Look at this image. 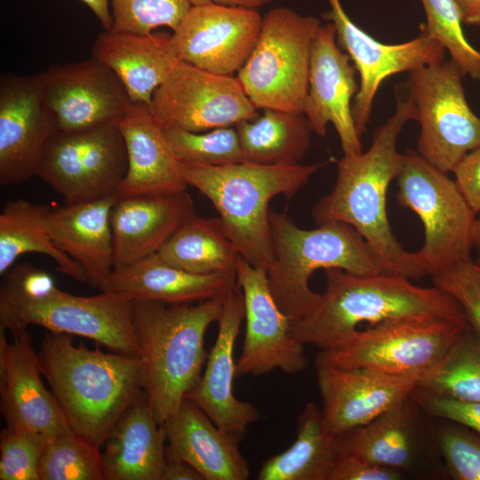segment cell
Here are the masks:
<instances>
[{"instance_id": "6da1fadb", "label": "cell", "mask_w": 480, "mask_h": 480, "mask_svg": "<svg viewBox=\"0 0 480 480\" xmlns=\"http://www.w3.org/2000/svg\"><path fill=\"white\" fill-rule=\"evenodd\" d=\"M414 103L397 98L393 116L379 126L371 147L337 163L332 190L312 209L316 225L340 221L352 226L369 244L383 272L418 280L428 275L416 252L406 251L393 234L387 214V192L401 168L397 138L405 123L415 119Z\"/></svg>"}, {"instance_id": "7a4b0ae2", "label": "cell", "mask_w": 480, "mask_h": 480, "mask_svg": "<svg viewBox=\"0 0 480 480\" xmlns=\"http://www.w3.org/2000/svg\"><path fill=\"white\" fill-rule=\"evenodd\" d=\"M324 271L326 289L319 302L307 316L292 320V333L304 345L332 349L343 344L360 324L372 326L407 316H434L468 326L460 303L436 285L419 286L385 272Z\"/></svg>"}, {"instance_id": "3957f363", "label": "cell", "mask_w": 480, "mask_h": 480, "mask_svg": "<svg viewBox=\"0 0 480 480\" xmlns=\"http://www.w3.org/2000/svg\"><path fill=\"white\" fill-rule=\"evenodd\" d=\"M38 359L70 428L99 446L143 392L139 356L76 346L70 334L48 332Z\"/></svg>"}, {"instance_id": "277c9868", "label": "cell", "mask_w": 480, "mask_h": 480, "mask_svg": "<svg viewBox=\"0 0 480 480\" xmlns=\"http://www.w3.org/2000/svg\"><path fill=\"white\" fill-rule=\"evenodd\" d=\"M225 299L187 304L133 300L142 388L158 424L198 384L208 357L204 335L219 321Z\"/></svg>"}, {"instance_id": "5b68a950", "label": "cell", "mask_w": 480, "mask_h": 480, "mask_svg": "<svg viewBox=\"0 0 480 480\" xmlns=\"http://www.w3.org/2000/svg\"><path fill=\"white\" fill-rule=\"evenodd\" d=\"M326 162L265 165L242 162L225 166L180 163L187 185L197 188L214 205L227 236L241 257L268 269L275 261L269 208L271 199L292 198Z\"/></svg>"}, {"instance_id": "8992f818", "label": "cell", "mask_w": 480, "mask_h": 480, "mask_svg": "<svg viewBox=\"0 0 480 480\" xmlns=\"http://www.w3.org/2000/svg\"><path fill=\"white\" fill-rule=\"evenodd\" d=\"M269 226L275 261L267 270L268 284L278 307L291 320L307 316L319 302L321 294L308 284L316 270L383 272L369 244L348 224L331 221L307 230L286 213L270 209Z\"/></svg>"}, {"instance_id": "52a82bcc", "label": "cell", "mask_w": 480, "mask_h": 480, "mask_svg": "<svg viewBox=\"0 0 480 480\" xmlns=\"http://www.w3.org/2000/svg\"><path fill=\"white\" fill-rule=\"evenodd\" d=\"M132 308L133 300L117 292L77 296L63 292L47 273L19 284L1 283L0 331L38 325L139 356Z\"/></svg>"}, {"instance_id": "ba28073f", "label": "cell", "mask_w": 480, "mask_h": 480, "mask_svg": "<svg viewBox=\"0 0 480 480\" xmlns=\"http://www.w3.org/2000/svg\"><path fill=\"white\" fill-rule=\"evenodd\" d=\"M320 26L317 18L284 6L262 17L256 44L236 75L257 109L303 114L311 48Z\"/></svg>"}, {"instance_id": "9c48e42d", "label": "cell", "mask_w": 480, "mask_h": 480, "mask_svg": "<svg viewBox=\"0 0 480 480\" xmlns=\"http://www.w3.org/2000/svg\"><path fill=\"white\" fill-rule=\"evenodd\" d=\"M468 326L434 316L385 321L356 330L337 348L320 350L315 365L365 368L418 381L440 364Z\"/></svg>"}, {"instance_id": "30bf717a", "label": "cell", "mask_w": 480, "mask_h": 480, "mask_svg": "<svg viewBox=\"0 0 480 480\" xmlns=\"http://www.w3.org/2000/svg\"><path fill=\"white\" fill-rule=\"evenodd\" d=\"M396 180L398 204L422 222L424 243L416 253L428 275L471 259L476 213L455 180L412 149L403 154Z\"/></svg>"}, {"instance_id": "8fae6325", "label": "cell", "mask_w": 480, "mask_h": 480, "mask_svg": "<svg viewBox=\"0 0 480 480\" xmlns=\"http://www.w3.org/2000/svg\"><path fill=\"white\" fill-rule=\"evenodd\" d=\"M461 72L451 60L409 72L405 87L420 125L418 152L445 172L480 146V117L470 108Z\"/></svg>"}, {"instance_id": "7c38bea8", "label": "cell", "mask_w": 480, "mask_h": 480, "mask_svg": "<svg viewBox=\"0 0 480 480\" xmlns=\"http://www.w3.org/2000/svg\"><path fill=\"white\" fill-rule=\"evenodd\" d=\"M127 166L124 138L116 123H107L56 131L44 147L36 176L72 205L117 193Z\"/></svg>"}, {"instance_id": "4fadbf2b", "label": "cell", "mask_w": 480, "mask_h": 480, "mask_svg": "<svg viewBox=\"0 0 480 480\" xmlns=\"http://www.w3.org/2000/svg\"><path fill=\"white\" fill-rule=\"evenodd\" d=\"M149 108L164 127L203 132L259 116L236 76L180 60L153 93Z\"/></svg>"}, {"instance_id": "5bb4252c", "label": "cell", "mask_w": 480, "mask_h": 480, "mask_svg": "<svg viewBox=\"0 0 480 480\" xmlns=\"http://www.w3.org/2000/svg\"><path fill=\"white\" fill-rule=\"evenodd\" d=\"M236 276L244 301L246 328L236 374L259 376L274 370L300 373L308 367L304 344L292 331V320L271 292L267 269L240 257Z\"/></svg>"}, {"instance_id": "9a60e30c", "label": "cell", "mask_w": 480, "mask_h": 480, "mask_svg": "<svg viewBox=\"0 0 480 480\" xmlns=\"http://www.w3.org/2000/svg\"><path fill=\"white\" fill-rule=\"evenodd\" d=\"M328 3L330 10L323 13V18L335 27L338 44L353 61L360 77L352 112L356 132L361 138L366 131L381 83L393 75L444 61L445 50L422 31L405 43H381L352 21L340 0H328Z\"/></svg>"}, {"instance_id": "2e32d148", "label": "cell", "mask_w": 480, "mask_h": 480, "mask_svg": "<svg viewBox=\"0 0 480 480\" xmlns=\"http://www.w3.org/2000/svg\"><path fill=\"white\" fill-rule=\"evenodd\" d=\"M41 76L43 103L56 131L116 123L132 103L115 72L93 57L52 65Z\"/></svg>"}, {"instance_id": "e0dca14e", "label": "cell", "mask_w": 480, "mask_h": 480, "mask_svg": "<svg viewBox=\"0 0 480 480\" xmlns=\"http://www.w3.org/2000/svg\"><path fill=\"white\" fill-rule=\"evenodd\" d=\"M262 17L255 9L217 4L192 5L172 34L180 60L233 76L258 40Z\"/></svg>"}, {"instance_id": "ac0fdd59", "label": "cell", "mask_w": 480, "mask_h": 480, "mask_svg": "<svg viewBox=\"0 0 480 480\" xmlns=\"http://www.w3.org/2000/svg\"><path fill=\"white\" fill-rule=\"evenodd\" d=\"M55 132L43 103L41 73L3 75L0 80V184L15 185L36 176L44 147Z\"/></svg>"}, {"instance_id": "d6986e66", "label": "cell", "mask_w": 480, "mask_h": 480, "mask_svg": "<svg viewBox=\"0 0 480 480\" xmlns=\"http://www.w3.org/2000/svg\"><path fill=\"white\" fill-rule=\"evenodd\" d=\"M336 39V29L332 22L320 26L311 48L303 114L312 131L320 136L326 134L327 124L332 123L344 155H358L363 146L351 106L359 90L356 69L349 56L337 45Z\"/></svg>"}, {"instance_id": "ffe728a7", "label": "cell", "mask_w": 480, "mask_h": 480, "mask_svg": "<svg viewBox=\"0 0 480 480\" xmlns=\"http://www.w3.org/2000/svg\"><path fill=\"white\" fill-rule=\"evenodd\" d=\"M8 340L0 331V402L6 426L22 427L48 440L70 426L52 391L42 380V371L30 333L11 332Z\"/></svg>"}, {"instance_id": "44dd1931", "label": "cell", "mask_w": 480, "mask_h": 480, "mask_svg": "<svg viewBox=\"0 0 480 480\" xmlns=\"http://www.w3.org/2000/svg\"><path fill=\"white\" fill-rule=\"evenodd\" d=\"M244 315V296L237 285L224 300L217 337L208 355L205 370L198 384L186 396L238 444L247 428L260 418L258 409L251 403L237 399L233 390L236 374L234 349Z\"/></svg>"}, {"instance_id": "7402d4cb", "label": "cell", "mask_w": 480, "mask_h": 480, "mask_svg": "<svg viewBox=\"0 0 480 480\" xmlns=\"http://www.w3.org/2000/svg\"><path fill=\"white\" fill-rule=\"evenodd\" d=\"M322 412L339 435L367 424L410 396L417 380L365 368H316Z\"/></svg>"}, {"instance_id": "603a6c76", "label": "cell", "mask_w": 480, "mask_h": 480, "mask_svg": "<svg viewBox=\"0 0 480 480\" xmlns=\"http://www.w3.org/2000/svg\"><path fill=\"white\" fill-rule=\"evenodd\" d=\"M194 213L187 191L171 195L117 196L111 211L114 269L157 253Z\"/></svg>"}, {"instance_id": "cb8c5ba5", "label": "cell", "mask_w": 480, "mask_h": 480, "mask_svg": "<svg viewBox=\"0 0 480 480\" xmlns=\"http://www.w3.org/2000/svg\"><path fill=\"white\" fill-rule=\"evenodd\" d=\"M127 151L126 174L118 195L155 196L187 191L180 162L165 138L163 125L143 103L132 102L116 122Z\"/></svg>"}, {"instance_id": "d4e9b609", "label": "cell", "mask_w": 480, "mask_h": 480, "mask_svg": "<svg viewBox=\"0 0 480 480\" xmlns=\"http://www.w3.org/2000/svg\"><path fill=\"white\" fill-rule=\"evenodd\" d=\"M118 193L50 210L53 243L82 268L86 284L100 291L114 270L111 211Z\"/></svg>"}, {"instance_id": "484cf974", "label": "cell", "mask_w": 480, "mask_h": 480, "mask_svg": "<svg viewBox=\"0 0 480 480\" xmlns=\"http://www.w3.org/2000/svg\"><path fill=\"white\" fill-rule=\"evenodd\" d=\"M421 412L409 396L367 424L337 435L338 450L404 474L411 472L422 456L428 436Z\"/></svg>"}, {"instance_id": "4316f807", "label": "cell", "mask_w": 480, "mask_h": 480, "mask_svg": "<svg viewBox=\"0 0 480 480\" xmlns=\"http://www.w3.org/2000/svg\"><path fill=\"white\" fill-rule=\"evenodd\" d=\"M236 288V273L195 274L167 264L153 254L115 268L100 292L121 293L132 300L187 304L225 299Z\"/></svg>"}, {"instance_id": "83f0119b", "label": "cell", "mask_w": 480, "mask_h": 480, "mask_svg": "<svg viewBox=\"0 0 480 480\" xmlns=\"http://www.w3.org/2000/svg\"><path fill=\"white\" fill-rule=\"evenodd\" d=\"M92 57L111 68L133 103L150 106L156 89L180 61L172 35H140L103 30L94 41Z\"/></svg>"}, {"instance_id": "f1b7e54d", "label": "cell", "mask_w": 480, "mask_h": 480, "mask_svg": "<svg viewBox=\"0 0 480 480\" xmlns=\"http://www.w3.org/2000/svg\"><path fill=\"white\" fill-rule=\"evenodd\" d=\"M163 426L168 448L196 469L204 480L248 479L249 465L239 444L188 398Z\"/></svg>"}, {"instance_id": "f546056e", "label": "cell", "mask_w": 480, "mask_h": 480, "mask_svg": "<svg viewBox=\"0 0 480 480\" xmlns=\"http://www.w3.org/2000/svg\"><path fill=\"white\" fill-rule=\"evenodd\" d=\"M166 435L144 391L109 433L102 454L107 480H161Z\"/></svg>"}, {"instance_id": "4dcf8cb0", "label": "cell", "mask_w": 480, "mask_h": 480, "mask_svg": "<svg viewBox=\"0 0 480 480\" xmlns=\"http://www.w3.org/2000/svg\"><path fill=\"white\" fill-rule=\"evenodd\" d=\"M339 455L337 435L326 426L322 409L308 402L297 418L293 444L265 460L257 478L329 480Z\"/></svg>"}, {"instance_id": "1f68e13d", "label": "cell", "mask_w": 480, "mask_h": 480, "mask_svg": "<svg viewBox=\"0 0 480 480\" xmlns=\"http://www.w3.org/2000/svg\"><path fill=\"white\" fill-rule=\"evenodd\" d=\"M48 205L24 199L6 202L0 213V275L22 254L36 252L50 257L61 274L85 283L84 271L53 243L47 227Z\"/></svg>"}, {"instance_id": "d6a6232c", "label": "cell", "mask_w": 480, "mask_h": 480, "mask_svg": "<svg viewBox=\"0 0 480 480\" xmlns=\"http://www.w3.org/2000/svg\"><path fill=\"white\" fill-rule=\"evenodd\" d=\"M253 120L236 125L244 162L265 165L300 164L308 153L311 132L302 113L266 108Z\"/></svg>"}, {"instance_id": "836d02e7", "label": "cell", "mask_w": 480, "mask_h": 480, "mask_svg": "<svg viewBox=\"0 0 480 480\" xmlns=\"http://www.w3.org/2000/svg\"><path fill=\"white\" fill-rule=\"evenodd\" d=\"M167 264L200 274L236 273L241 257L220 217L190 215L156 253Z\"/></svg>"}, {"instance_id": "e575fe53", "label": "cell", "mask_w": 480, "mask_h": 480, "mask_svg": "<svg viewBox=\"0 0 480 480\" xmlns=\"http://www.w3.org/2000/svg\"><path fill=\"white\" fill-rule=\"evenodd\" d=\"M416 387L441 397L480 402V340L469 326Z\"/></svg>"}, {"instance_id": "d590c367", "label": "cell", "mask_w": 480, "mask_h": 480, "mask_svg": "<svg viewBox=\"0 0 480 480\" xmlns=\"http://www.w3.org/2000/svg\"><path fill=\"white\" fill-rule=\"evenodd\" d=\"M39 480H105L100 446L69 428L48 440Z\"/></svg>"}, {"instance_id": "8d00e7d4", "label": "cell", "mask_w": 480, "mask_h": 480, "mask_svg": "<svg viewBox=\"0 0 480 480\" xmlns=\"http://www.w3.org/2000/svg\"><path fill=\"white\" fill-rule=\"evenodd\" d=\"M163 128L170 148L180 163L225 166L244 162L236 128L220 127L207 132Z\"/></svg>"}, {"instance_id": "74e56055", "label": "cell", "mask_w": 480, "mask_h": 480, "mask_svg": "<svg viewBox=\"0 0 480 480\" xmlns=\"http://www.w3.org/2000/svg\"><path fill=\"white\" fill-rule=\"evenodd\" d=\"M426 13L421 31L436 40L451 55L462 75L480 81V52L467 40L462 19L453 0H420Z\"/></svg>"}, {"instance_id": "f35d334b", "label": "cell", "mask_w": 480, "mask_h": 480, "mask_svg": "<svg viewBox=\"0 0 480 480\" xmlns=\"http://www.w3.org/2000/svg\"><path fill=\"white\" fill-rule=\"evenodd\" d=\"M191 6L189 0H110L112 29L140 35L160 27L175 31Z\"/></svg>"}, {"instance_id": "ab89813d", "label": "cell", "mask_w": 480, "mask_h": 480, "mask_svg": "<svg viewBox=\"0 0 480 480\" xmlns=\"http://www.w3.org/2000/svg\"><path fill=\"white\" fill-rule=\"evenodd\" d=\"M438 420L432 433L446 475L454 480H480V436L461 424Z\"/></svg>"}, {"instance_id": "60d3db41", "label": "cell", "mask_w": 480, "mask_h": 480, "mask_svg": "<svg viewBox=\"0 0 480 480\" xmlns=\"http://www.w3.org/2000/svg\"><path fill=\"white\" fill-rule=\"evenodd\" d=\"M48 439L22 427L6 426L0 434V480H39Z\"/></svg>"}, {"instance_id": "b9f144b4", "label": "cell", "mask_w": 480, "mask_h": 480, "mask_svg": "<svg viewBox=\"0 0 480 480\" xmlns=\"http://www.w3.org/2000/svg\"><path fill=\"white\" fill-rule=\"evenodd\" d=\"M434 285L451 294L461 306L467 322L480 340V271L471 259L431 276Z\"/></svg>"}, {"instance_id": "7bdbcfd3", "label": "cell", "mask_w": 480, "mask_h": 480, "mask_svg": "<svg viewBox=\"0 0 480 480\" xmlns=\"http://www.w3.org/2000/svg\"><path fill=\"white\" fill-rule=\"evenodd\" d=\"M410 396L427 415L461 424L480 436V402L441 397L418 387Z\"/></svg>"}, {"instance_id": "ee69618b", "label": "cell", "mask_w": 480, "mask_h": 480, "mask_svg": "<svg viewBox=\"0 0 480 480\" xmlns=\"http://www.w3.org/2000/svg\"><path fill=\"white\" fill-rule=\"evenodd\" d=\"M404 474L364 458L340 453L329 480H400Z\"/></svg>"}, {"instance_id": "f6af8a7d", "label": "cell", "mask_w": 480, "mask_h": 480, "mask_svg": "<svg viewBox=\"0 0 480 480\" xmlns=\"http://www.w3.org/2000/svg\"><path fill=\"white\" fill-rule=\"evenodd\" d=\"M452 172L471 209L475 213L480 212V146L468 152Z\"/></svg>"}, {"instance_id": "bcb514c9", "label": "cell", "mask_w": 480, "mask_h": 480, "mask_svg": "<svg viewBox=\"0 0 480 480\" xmlns=\"http://www.w3.org/2000/svg\"><path fill=\"white\" fill-rule=\"evenodd\" d=\"M161 480H204L202 476L188 462L165 447L164 466Z\"/></svg>"}, {"instance_id": "7dc6e473", "label": "cell", "mask_w": 480, "mask_h": 480, "mask_svg": "<svg viewBox=\"0 0 480 480\" xmlns=\"http://www.w3.org/2000/svg\"><path fill=\"white\" fill-rule=\"evenodd\" d=\"M85 4L98 18L103 30L108 31L113 27L110 0H80Z\"/></svg>"}, {"instance_id": "c3c4849f", "label": "cell", "mask_w": 480, "mask_h": 480, "mask_svg": "<svg viewBox=\"0 0 480 480\" xmlns=\"http://www.w3.org/2000/svg\"><path fill=\"white\" fill-rule=\"evenodd\" d=\"M464 24L480 27V0H453Z\"/></svg>"}, {"instance_id": "681fc988", "label": "cell", "mask_w": 480, "mask_h": 480, "mask_svg": "<svg viewBox=\"0 0 480 480\" xmlns=\"http://www.w3.org/2000/svg\"><path fill=\"white\" fill-rule=\"evenodd\" d=\"M273 0H189L191 5L217 4L228 6H238L257 10L270 4Z\"/></svg>"}, {"instance_id": "f907efd6", "label": "cell", "mask_w": 480, "mask_h": 480, "mask_svg": "<svg viewBox=\"0 0 480 480\" xmlns=\"http://www.w3.org/2000/svg\"><path fill=\"white\" fill-rule=\"evenodd\" d=\"M473 245L480 251V218L476 219L472 232Z\"/></svg>"}, {"instance_id": "816d5d0a", "label": "cell", "mask_w": 480, "mask_h": 480, "mask_svg": "<svg viewBox=\"0 0 480 480\" xmlns=\"http://www.w3.org/2000/svg\"><path fill=\"white\" fill-rule=\"evenodd\" d=\"M477 258L474 260L476 267L480 271V251H478Z\"/></svg>"}]
</instances>
